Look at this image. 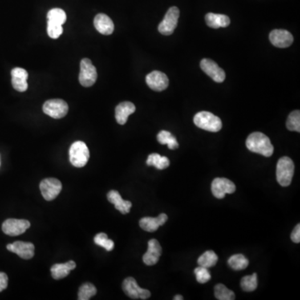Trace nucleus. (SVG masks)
Here are the masks:
<instances>
[{"label": "nucleus", "instance_id": "1", "mask_svg": "<svg viewBox=\"0 0 300 300\" xmlns=\"http://www.w3.org/2000/svg\"><path fill=\"white\" fill-rule=\"evenodd\" d=\"M246 147L251 152L265 157H270L273 154V146L270 139L263 133L254 132L249 135L246 140Z\"/></svg>", "mask_w": 300, "mask_h": 300}, {"label": "nucleus", "instance_id": "2", "mask_svg": "<svg viewBox=\"0 0 300 300\" xmlns=\"http://www.w3.org/2000/svg\"><path fill=\"white\" fill-rule=\"evenodd\" d=\"M294 174V164L290 158H280L276 168V177L278 184L283 187L290 185Z\"/></svg>", "mask_w": 300, "mask_h": 300}, {"label": "nucleus", "instance_id": "3", "mask_svg": "<svg viewBox=\"0 0 300 300\" xmlns=\"http://www.w3.org/2000/svg\"><path fill=\"white\" fill-rule=\"evenodd\" d=\"M195 125L209 132H219L222 128L221 119L212 113L202 111L194 118Z\"/></svg>", "mask_w": 300, "mask_h": 300}, {"label": "nucleus", "instance_id": "4", "mask_svg": "<svg viewBox=\"0 0 300 300\" xmlns=\"http://www.w3.org/2000/svg\"><path fill=\"white\" fill-rule=\"evenodd\" d=\"M90 159V150L85 143L74 142L70 148V160L72 165L76 168H83Z\"/></svg>", "mask_w": 300, "mask_h": 300}, {"label": "nucleus", "instance_id": "5", "mask_svg": "<svg viewBox=\"0 0 300 300\" xmlns=\"http://www.w3.org/2000/svg\"><path fill=\"white\" fill-rule=\"evenodd\" d=\"M96 68L93 65L92 61L89 58H83L80 62V73L79 80L83 87L94 85L97 80Z\"/></svg>", "mask_w": 300, "mask_h": 300}, {"label": "nucleus", "instance_id": "6", "mask_svg": "<svg viewBox=\"0 0 300 300\" xmlns=\"http://www.w3.org/2000/svg\"><path fill=\"white\" fill-rule=\"evenodd\" d=\"M43 110L53 119H62L69 112V105L63 99H50L44 103Z\"/></svg>", "mask_w": 300, "mask_h": 300}, {"label": "nucleus", "instance_id": "7", "mask_svg": "<svg viewBox=\"0 0 300 300\" xmlns=\"http://www.w3.org/2000/svg\"><path fill=\"white\" fill-rule=\"evenodd\" d=\"M122 288L126 295L133 299H148L151 296L149 290L140 288L136 280L132 277H128L123 280Z\"/></svg>", "mask_w": 300, "mask_h": 300}, {"label": "nucleus", "instance_id": "8", "mask_svg": "<svg viewBox=\"0 0 300 300\" xmlns=\"http://www.w3.org/2000/svg\"><path fill=\"white\" fill-rule=\"evenodd\" d=\"M39 188L44 199L47 201H52L56 199L57 196L60 194L62 184L58 179L48 178L41 181Z\"/></svg>", "mask_w": 300, "mask_h": 300}, {"label": "nucleus", "instance_id": "9", "mask_svg": "<svg viewBox=\"0 0 300 300\" xmlns=\"http://www.w3.org/2000/svg\"><path fill=\"white\" fill-rule=\"evenodd\" d=\"M179 10L177 7H171L166 13L165 17L159 25V32L164 35H171L177 27Z\"/></svg>", "mask_w": 300, "mask_h": 300}, {"label": "nucleus", "instance_id": "10", "mask_svg": "<svg viewBox=\"0 0 300 300\" xmlns=\"http://www.w3.org/2000/svg\"><path fill=\"white\" fill-rule=\"evenodd\" d=\"M211 190L213 196L217 199H224L227 194L235 192V184L225 178H216L211 185Z\"/></svg>", "mask_w": 300, "mask_h": 300}, {"label": "nucleus", "instance_id": "11", "mask_svg": "<svg viewBox=\"0 0 300 300\" xmlns=\"http://www.w3.org/2000/svg\"><path fill=\"white\" fill-rule=\"evenodd\" d=\"M30 222L25 220L9 219L5 220L2 225V230L9 236H18L29 229Z\"/></svg>", "mask_w": 300, "mask_h": 300}, {"label": "nucleus", "instance_id": "12", "mask_svg": "<svg viewBox=\"0 0 300 300\" xmlns=\"http://www.w3.org/2000/svg\"><path fill=\"white\" fill-rule=\"evenodd\" d=\"M200 67L201 70L215 82L222 83L225 79V72L215 63V61L208 58H204L200 63Z\"/></svg>", "mask_w": 300, "mask_h": 300}, {"label": "nucleus", "instance_id": "13", "mask_svg": "<svg viewBox=\"0 0 300 300\" xmlns=\"http://www.w3.org/2000/svg\"><path fill=\"white\" fill-rule=\"evenodd\" d=\"M146 83L151 90L155 91H163L168 86V77L164 73L160 71H153L146 76Z\"/></svg>", "mask_w": 300, "mask_h": 300}, {"label": "nucleus", "instance_id": "14", "mask_svg": "<svg viewBox=\"0 0 300 300\" xmlns=\"http://www.w3.org/2000/svg\"><path fill=\"white\" fill-rule=\"evenodd\" d=\"M269 40L273 46L285 49L293 44V37L285 29H274L269 34Z\"/></svg>", "mask_w": 300, "mask_h": 300}, {"label": "nucleus", "instance_id": "15", "mask_svg": "<svg viewBox=\"0 0 300 300\" xmlns=\"http://www.w3.org/2000/svg\"><path fill=\"white\" fill-rule=\"evenodd\" d=\"M7 249L19 256L23 260H30L34 255V245L32 243L16 241L7 245Z\"/></svg>", "mask_w": 300, "mask_h": 300}, {"label": "nucleus", "instance_id": "16", "mask_svg": "<svg viewBox=\"0 0 300 300\" xmlns=\"http://www.w3.org/2000/svg\"><path fill=\"white\" fill-rule=\"evenodd\" d=\"M162 254V247L157 240H150L148 243V250L143 256V261L146 265L151 266L159 262Z\"/></svg>", "mask_w": 300, "mask_h": 300}, {"label": "nucleus", "instance_id": "17", "mask_svg": "<svg viewBox=\"0 0 300 300\" xmlns=\"http://www.w3.org/2000/svg\"><path fill=\"white\" fill-rule=\"evenodd\" d=\"M12 85L18 92H25L28 89V72L23 68H14L11 71Z\"/></svg>", "mask_w": 300, "mask_h": 300}, {"label": "nucleus", "instance_id": "18", "mask_svg": "<svg viewBox=\"0 0 300 300\" xmlns=\"http://www.w3.org/2000/svg\"><path fill=\"white\" fill-rule=\"evenodd\" d=\"M168 220V216L165 213H161L158 217H144L139 221V226L147 232H155L159 227L164 225Z\"/></svg>", "mask_w": 300, "mask_h": 300}, {"label": "nucleus", "instance_id": "19", "mask_svg": "<svg viewBox=\"0 0 300 300\" xmlns=\"http://www.w3.org/2000/svg\"><path fill=\"white\" fill-rule=\"evenodd\" d=\"M94 25L95 29L103 35H110L115 30L112 19L104 14H97L94 18Z\"/></svg>", "mask_w": 300, "mask_h": 300}, {"label": "nucleus", "instance_id": "20", "mask_svg": "<svg viewBox=\"0 0 300 300\" xmlns=\"http://www.w3.org/2000/svg\"><path fill=\"white\" fill-rule=\"evenodd\" d=\"M136 108L131 102H122L115 109V118L119 124L123 125L128 120V116L135 112Z\"/></svg>", "mask_w": 300, "mask_h": 300}, {"label": "nucleus", "instance_id": "21", "mask_svg": "<svg viewBox=\"0 0 300 300\" xmlns=\"http://www.w3.org/2000/svg\"><path fill=\"white\" fill-rule=\"evenodd\" d=\"M107 199L111 204L115 205L117 210H119L123 215L130 213V208L132 207V203L126 201L122 199L121 195H119L117 190H111L108 193Z\"/></svg>", "mask_w": 300, "mask_h": 300}, {"label": "nucleus", "instance_id": "22", "mask_svg": "<svg viewBox=\"0 0 300 300\" xmlns=\"http://www.w3.org/2000/svg\"><path fill=\"white\" fill-rule=\"evenodd\" d=\"M76 268V264L74 261H69L65 264H56L51 267L52 277L54 280H58L65 278L70 274L73 269Z\"/></svg>", "mask_w": 300, "mask_h": 300}, {"label": "nucleus", "instance_id": "23", "mask_svg": "<svg viewBox=\"0 0 300 300\" xmlns=\"http://www.w3.org/2000/svg\"><path fill=\"white\" fill-rule=\"evenodd\" d=\"M205 21L208 27L212 29L228 27L230 25V18L224 14L208 13L205 16Z\"/></svg>", "mask_w": 300, "mask_h": 300}, {"label": "nucleus", "instance_id": "24", "mask_svg": "<svg viewBox=\"0 0 300 300\" xmlns=\"http://www.w3.org/2000/svg\"><path fill=\"white\" fill-rule=\"evenodd\" d=\"M146 164L148 166H154L155 168L161 170V169L168 168L170 164V161L165 156H161L159 154H151L148 155Z\"/></svg>", "mask_w": 300, "mask_h": 300}, {"label": "nucleus", "instance_id": "25", "mask_svg": "<svg viewBox=\"0 0 300 300\" xmlns=\"http://www.w3.org/2000/svg\"><path fill=\"white\" fill-rule=\"evenodd\" d=\"M158 141L161 144H167L169 149H175L179 148V143L177 139L168 131L162 130L158 134Z\"/></svg>", "mask_w": 300, "mask_h": 300}, {"label": "nucleus", "instance_id": "26", "mask_svg": "<svg viewBox=\"0 0 300 300\" xmlns=\"http://www.w3.org/2000/svg\"><path fill=\"white\" fill-rule=\"evenodd\" d=\"M218 260H219V257L213 250H208L199 258L198 264L200 266L209 269L217 264Z\"/></svg>", "mask_w": 300, "mask_h": 300}, {"label": "nucleus", "instance_id": "27", "mask_svg": "<svg viewBox=\"0 0 300 300\" xmlns=\"http://www.w3.org/2000/svg\"><path fill=\"white\" fill-rule=\"evenodd\" d=\"M228 264L234 270H242L249 266V262L243 254H234L229 258Z\"/></svg>", "mask_w": 300, "mask_h": 300}, {"label": "nucleus", "instance_id": "28", "mask_svg": "<svg viewBox=\"0 0 300 300\" xmlns=\"http://www.w3.org/2000/svg\"><path fill=\"white\" fill-rule=\"evenodd\" d=\"M215 298L219 300L235 299V294L225 285L219 284L215 287Z\"/></svg>", "mask_w": 300, "mask_h": 300}, {"label": "nucleus", "instance_id": "29", "mask_svg": "<svg viewBox=\"0 0 300 300\" xmlns=\"http://www.w3.org/2000/svg\"><path fill=\"white\" fill-rule=\"evenodd\" d=\"M48 21L49 22L54 23V24H58V25H63L66 19H67V16L65 14V12L63 9H52L49 11L47 14Z\"/></svg>", "mask_w": 300, "mask_h": 300}, {"label": "nucleus", "instance_id": "30", "mask_svg": "<svg viewBox=\"0 0 300 300\" xmlns=\"http://www.w3.org/2000/svg\"><path fill=\"white\" fill-rule=\"evenodd\" d=\"M97 293V289L90 283H85L81 285L79 290V300H89Z\"/></svg>", "mask_w": 300, "mask_h": 300}, {"label": "nucleus", "instance_id": "31", "mask_svg": "<svg viewBox=\"0 0 300 300\" xmlns=\"http://www.w3.org/2000/svg\"><path fill=\"white\" fill-rule=\"evenodd\" d=\"M258 287L257 273L252 275L244 276L241 280V288L246 292L254 291Z\"/></svg>", "mask_w": 300, "mask_h": 300}, {"label": "nucleus", "instance_id": "32", "mask_svg": "<svg viewBox=\"0 0 300 300\" xmlns=\"http://www.w3.org/2000/svg\"><path fill=\"white\" fill-rule=\"evenodd\" d=\"M287 128L290 131L300 132V112L295 110L289 115L286 123Z\"/></svg>", "mask_w": 300, "mask_h": 300}, {"label": "nucleus", "instance_id": "33", "mask_svg": "<svg viewBox=\"0 0 300 300\" xmlns=\"http://www.w3.org/2000/svg\"><path fill=\"white\" fill-rule=\"evenodd\" d=\"M94 243L99 245V246L103 247V249H105L107 251H112L115 248V243L113 240H110L108 238L107 234L104 233H99L95 235L94 239Z\"/></svg>", "mask_w": 300, "mask_h": 300}, {"label": "nucleus", "instance_id": "34", "mask_svg": "<svg viewBox=\"0 0 300 300\" xmlns=\"http://www.w3.org/2000/svg\"><path fill=\"white\" fill-rule=\"evenodd\" d=\"M196 280L200 284H205L211 280V274L207 268L204 267H198L195 269Z\"/></svg>", "mask_w": 300, "mask_h": 300}, {"label": "nucleus", "instance_id": "35", "mask_svg": "<svg viewBox=\"0 0 300 300\" xmlns=\"http://www.w3.org/2000/svg\"><path fill=\"white\" fill-rule=\"evenodd\" d=\"M63 25L48 21L47 33L51 38H58L63 34Z\"/></svg>", "mask_w": 300, "mask_h": 300}, {"label": "nucleus", "instance_id": "36", "mask_svg": "<svg viewBox=\"0 0 300 300\" xmlns=\"http://www.w3.org/2000/svg\"><path fill=\"white\" fill-rule=\"evenodd\" d=\"M8 282H9V278L7 274L0 272V292L4 291L7 288Z\"/></svg>", "mask_w": 300, "mask_h": 300}, {"label": "nucleus", "instance_id": "37", "mask_svg": "<svg viewBox=\"0 0 300 300\" xmlns=\"http://www.w3.org/2000/svg\"><path fill=\"white\" fill-rule=\"evenodd\" d=\"M291 240L293 242L298 244L300 242V224H297L291 233Z\"/></svg>", "mask_w": 300, "mask_h": 300}, {"label": "nucleus", "instance_id": "38", "mask_svg": "<svg viewBox=\"0 0 300 300\" xmlns=\"http://www.w3.org/2000/svg\"><path fill=\"white\" fill-rule=\"evenodd\" d=\"M175 300H183L184 299V297L181 295H176L175 296V298H174Z\"/></svg>", "mask_w": 300, "mask_h": 300}]
</instances>
